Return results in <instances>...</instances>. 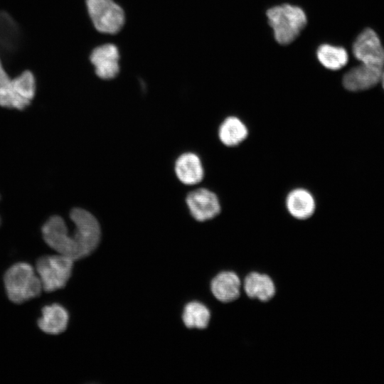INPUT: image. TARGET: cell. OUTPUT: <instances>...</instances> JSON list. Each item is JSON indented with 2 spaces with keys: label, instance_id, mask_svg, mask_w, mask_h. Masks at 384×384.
I'll return each mask as SVG.
<instances>
[{
  "label": "cell",
  "instance_id": "12",
  "mask_svg": "<svg viewBox=\"0 0 384 384\" xmlns=\"http://www.w3.org/2000/svg\"><path fill=\"white\" fill-rule=\"evenodd\" d=\"M289 213L298 220H306L312 216L316 209V201L310 191L303 188L289 192L285 199Z\"/></svg>",
  "mask_w": 384,
  "mask_h": 384
},
{
  "label": "cell",
  "instance_id": "1",
  "mask_svg": "<svg viewBox=\"0 0 384 384\" xmlns=\"http://www.w3.org/2000/svg\"><path fill=\"white\" fill-rule=\"evenodd\" d=\"M70 218L75 225L73 233H70L64 219L57 215L46 220L41 233L50 247L75 261L88 256L97 248L101 229L97 218L85 209L73 208Z\"/></svg>",
  "mask_w": 384,
  "mask_h": 384
},
{
  "label": "cell",
  "instance_id": "13",
  "mask_svg": "<svg viewBox=\"0 0 384 384\" xmlns=\"http://www.w3.org/2000/svg\"><path fill=\"white\" fill-rule=\"evenodd\" d=\"M175 173L178 179L185 185L199 183L204 177V169L198 155L186 152L176 159Z\"/></svg>",
  "mask_w": 384,
  "mask_h": 384
},
{
  "label": "cell",
  "instance_id": "5",
  "mask_svg": "<svg viewBox=\"0 0 384 384\" xmlns=\"http://www.w3.org/2000/svg\"><path fill=\"white\" fill-rule=\"evenodd\" d=\"M36 79L28 70L0 87V107L23 110L33 99L36 93Z\"/></svg>",
  "mask_w": 384,
  "mask_h": 384
},
{
  "label": "cell",
  "instance_id": "15",
  "mask_svg": "<svg viewBox=\"0 0 384 384\" xmlns=\"http://www.w3.org/2000/svg\"><path fill=\"white\" fill-rule=\"evenodd\" d=\"M244 290L247 296L261 302L273 298L276 289L273 280L267 274L253 272L244 280Z\"/></svg>",
  "mask_w": 384,
  "mask_h": 384
},
{
  "label": "cell",
  "instance_id": "3",
  "mask_svg": "<svg viewBox=\"0 0 384 384\" xmlns=\"http://www.w3.org/2000/svg\"><path fill=\"white\" fill-rule=\"evenodd\" d=\"M267 15L275 39L284 45L292 42L306 23L303 10L289 4L272 7L267 11Z\"/></svg>",
  "mask_w": 384,
  "mask_h": 384
},
{
  "label": "cell",
  "instance_id": "19",
  "mask_svg": "<svg viewBox=\"0 0 384 384\" xmlns=\"http://www.w3.org/2000/svg\"><path fill=\"white\" fill-rule=\"evenodd\" d=\"M317 57L320 63L330 70H339L348 63L346 50L338 46L324 44L317 51Z\"/></svg>",
  "mask_w": 384,
  "mask_h": 384
},
{
  "label": "cell",
  "instance_id": "20",
  "mask_svg": "<svg viewBox=\"0 0 384 384\" xmlns=\"http://www.w3.org/2000/svg\"><path fill=\"white\" fill-rule=\"evenodd\" d=\"M9 75L5 70L0 59V87L7 83L10 80Z\"/></svg>",
  "mask_w": 384,
  "mask_h": 384
},
{
  "label": "cell",
  "instance_id": "18",
  "mask_svg": "<svg viewBox=\"0 0 384 384\" xmlns=\"http://www.w3.org/2000/svg\"><path fill=\"white\" fill-rule=\"evenodd\" d=\"M20 31L12 17L0 11V47L6 51L14 50L18 43Z\"/></svg>",
  "mask_w": 384,
  "mask_h": 384
},
{
  "label": "cell",
  "instance_id": "10",
  "mask_svg": "<svg viewBox=\"0 0 384 384\" xmlns=\"http://www.w3.org/2000/svg\"><path fill=\"white\" fill-rule=\"evenodd\" d=\"M119 60L118 48L112 43L95 48L90 55V61L95 67L96 75L105 80L112 79L119 73Z\"/></svg>",
  "mask_w": 384,
  "mask_h": 384
},
{
  "label": "cell",
  "instance_id": "2",
  "mask_svg": "<svg viewBox=\"0 0 384 384\" xmlns=\"http://www.w3.org/2000/svg\"><path fill=\"white\" fill-rule=\"evenodd\" d=\"M8 298L14 304H21L38 297L43 286L33 267L25 262L12 265L4 277Z\"/></svg>",
  "mask_w": 384,
  "mask_h": 384
},
{
  "label": "cell",
  "instance_id": "7",
  "mask_svg": "<svg viewBox=\"0 0 384 384\" xmlns=\"http://www.w3.org/2000/svg\"><path fill=\"white\" fill-rule=\"evenodd\" d=\"M353 53L361 63L384 68V48L373 29L363 30L353 44Z\"/></svg>",
  "mask_w": 384,
  "mask_h": 384
},
{
  "label": "cell",
  "instance_id": "21",
  "mask_svg": "<svg viewBox=\"0 0 384 384\" xmlns=\"http://www.w3.org/2000/svg\"><path fill=\"white\" fill-rule=\"evenodd\" d=\"M382 82V85H383V87L384 89V70H383V75H382V78H381V81Z\"/></svg>",
  "mask_w": 384,
  "mask_h": 384
},
{
  "label": "cell",
  "instance_id": "6",
  "mask_svg": "<svg viewBox=\"0 0 384 384\" xmlns=\"http://www.w3.org/2000/svg\"><path fill=\"white\" fill-rule=\"evenodd\" d=\"M86 6L92 22L98 31L114 34L123 26L124 11L113 0H86Z\"/></svg>",
  "mask_w": 384,
  "mask_h": 384
},
{
  "label": "cell",
  "instance_id": "22",
  "mask_svg": "<svg viewBox=\"0 0 384 384\" xmlns=\"http://www.w3.org/2000/svg\"><path fill=\"white\" fill-rule=\"evenodd\" d=\"M0 221H1V220H0Z\"/></svg>",
  "mask_w": 384,
  "mask_h": 384
},
{
  "label": "cell",
  "instance_id": "11",
  "mask_svg": "<svg viewBox=\"0 0 384 384\" xmlns=\"http://www.w3.org/2000/svg\"><path fill=\"white\" fill-rule=\"evenodd\" d=\"M241 282L232 271L218 273L211 281L210 290L214 297L223 303L232 302L240 294Z\"/></svg>",
  "mask_w": 384,
  "mask_h": 384
},
{
  "label": "cell",
  "instance_id": "17",
  "mask_svg": "<svg viewBox=\"0 0 384 384\" xmlns=\"http://www.w3.org/2000/svg\"><path fill=\"white\" fill-rule=\"evenodd\" d=\"M182 320L188 329H203L210 320V312L208 307L198 302L188 303L183 311Z\"/></svg>",
  "mask_w": 384,
  "mask_h": 384
},
{
  "label": "cell",
  "instance_id": "14",
  "mask_svg": "<svg viewBox=\"0 0 384 384\" xmlns=\"http://www.w3.org/2000/svg\"><path fill=\"white\" fill-rule=\"evenodd\" d=\"M69 314L61 305L53 304L42 309V316L38 321L39 329L46 334L57 335L68 327Z\"/></svg>",
  "mask_w": 384,
  "mask_h": 384
},
{
  "label": "cell",
  "instance_id": "16",
  "mask_svg": "<svg viewBox=\"0 0 384 384\" xmlns=\"http://www.w3.org/2000/svg\"><path fill=\"white\" fill-rule=\"evenodd\" d=\"M218 138L227 146H235L242 143L248 135L245 124L238 117H226L218 128Z\"/></svg>",
  "mask_w": 384,
  "mask_h": 384
},
{
  "label": "cell",
  "instance_id": "8",
  "mask_svg": "<svg viewBox=\"0 0 384 384\" xmlns=\"http://www.w3.org/2000/svg\"><path fill=\"white\" fill-rule=\"evenodd\" d=\"M186 203L192 217L199 222L214 218L221 209L217 195L205 188L191 191L186 196Z\"/></svg>",
  "mask_w": 384,
  "mask_h": 384
},
{
  "label": "cell",
  "instance_id": "4",
  "mask_svg": "<svg viewBox=\"0 0 384 384\" xmlns=\"http://www.w3.org/2000/svg\"><path fill=\"white\" fill-rule=\"evenodd\" d=\"M73 263L72 259L60 254L39 258L36 270L43 289L50 292L63 288L71 276Z\"/></svg>",
  "mask_w": 384,
  "mask_h": 384
},
{
  "label": "cell",
  "instance_id": "9",
  "mask_svg": "<svg viewBox=\"0 0 384 384\" xmlns=\"http://www.w3.org/2000/svg\"><path fill=\"white\" fill-rule=\"evenodd\" d=\"M383 73V68L361 63L344 75L343 85L352 92L368 90L381 81Z\"/></svg>",
  "mask_w": 384,
  "mask_h": 384
}]
</instances>
